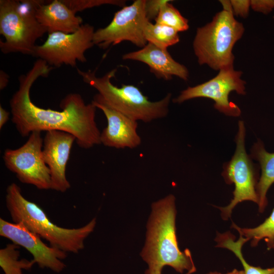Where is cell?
Returning <instances> with one entry per match:
<instances>
[{"label": "cell", "instance_id": "obj_28", "mask_svg": "<svg viewBox=\"0 0 274 274\" xmlns=\"http://www.w3.org/2000/svg\"><path fill=\"white\" fill-rule=\"evenodd\" d=\"M9 76L4 71H0V89H5L9 82Z\"/></svg>", "mask_w": 274, "mask_h": 274}, {"label": "cell", "instance_id": "obj_22", "mask_svg": "<svg viewBox=\"0 0 274 274\" xmlns=\"http://www.w3.org/2000/svg\"><path fill=\"white\" fill-rule=\"evenodd\" d=\"M170 2L161 8L155 19V23L170 27L178 32L186 31L189 27L188 20L182 15Z\"/></svg>", "mask_w": 274, "mask_h": 274}, {"label": "cell", "instance_id": "obj_19", "mask_svg": "<svg viewBox=\"0 0 274 274\" xmlns=\"http://www.w3.org/2000/svg\"><path fill=\"white\" fill-rule=\"evenodd\" d=\"M232 227L235 229L248 241L252 246H256L259 241L264 240L268 250L274 249V209L270 215L259 226L254 228H241L234 223Z\"/></svg>", "mask_w": 274, "mask_h": 274}, {"label": "cell", "instance_id": "obj_5", "mask_svg": "<svg viewBox=\"0 0 274 274\" xmlns=\"http://www.w3.org/2000/svg\"><path fill=\"white\" fill-rule=\"evenodd\" d=\"M83 81L95 88L106 102L112 108L136 120L150 122L166 117L172 94L168 93L157 101L148 99L140 89L133 85H114L111 81L115 77L117 69L98 77L95 71H83L77 68Z\"/></svg>", "mask_w": 274, "mask_h": 274}, {"label": "cell", "instance_id": "obj_14", "mask_svg": "<svg viewBox=\"0 0 274 274\" xmlns=\"http://www.w3.org/2000/svg\"><path fill=\"white\" fill-rule=\"evenodd\" d=\"M75 141L76 138L65 131L49 130L46 132L43 154L50 172L51 189L64 192L71 187L65 170Z\"/></svg>", "mask_w": 274, "mask_h": 274}, {"label": "cell", "instance_id": "obj_10", "mask_svg": "<svg viewBox=\"0 0 274 274\" xmlns=\"http://www.w3.org/2000/svg\"><path fill=\"white\" fill-rule=\"evenodd\" d=\"M145 3L146 0H135L116 12L107 26L95 30L94 44L104 49L123 41H129L141 48L146 45L145 28L149 21Z\"/></svg>", "mask_w": 274, "mask_h": 274}, {"label": "cell", "instance_id": "obj_17", "mask_svg": "<svg viewBox=\"0 0 274 274\" xmlns=\"http://www.w3.org/2000/svg\"><path fill=\"white\" fill-rule=\"evenodd\" d=\"M250 155L252 159L259 162L261 170L257 192L259 211L263 212L267 204V192L274 183V152L266 151L262 142L258 140L252 147Z\"/></svg>", "mask_w": 274, "mask_h": 274}, {"label": "cell", "instance_id": "obj_23", "mask_svg": "<svg viewBox=\"0 0 274 274\" xmlns=\"http://www.w3.org/2000/svg\"><path fill=\"white\" fill-rule=\"evenodd\" d=\"M71 10L76 13L85 9L103 5H113L120 7L125 5L126 1L122 0H61Z\"/></svg>", "mask_w": 274, "mask_h": 274}, {"label": "cell", "instance_id": "obj_26", "mask_svg": "<svg viewBox=\"0 0 274 274\" xmlns=\"http://www.w3.org/2000/svg\"><path fill=\"white\" fill-rule=\"evenodd\" d=\"M251 8L254 11L268 14L274 10V0H252Z\"/></svg>", "mask_w": 274, "mask_h": 274}, {"label": "cell", "instance_id": "obj_30", "mask_svg": "<svg viewBox=\"0 0 274 274\" xmlns=\"http://www.w3.org/2000/svg\"><path fill=\"white\" fill-rule=\"evenodd\" d=\"M196 269H193L190 271H188V272L187 274H191L192 272H194Z\"/></svg>", "mask_w": 274, "mask_h": 274}, {"label": "cell", "instance_id": "obj_29", "mask_svg": "<svg viewBox=\"0 0 274 274\" xmlns=\"http://www.w3.org/2000/svg\"><path fill=\"white\" fill-rule=\"evenodd\" d=\"M208 274H222V273H219L217 272H211L209 273ZM225 274H245V272L244 271H243V270L238 271L236 269H233L231 272H228Z\"/></svg>", "mask_w": 274, "mask_h": 274}, {"label": "cell", "instance_id": "obj_11", "mask_svg": "<svg viewBox=\"0 0 274 274\" xmlns=\"http://www.w3.org/2000/svg\"><path fill=\"white\" fill-rule=\"evenodd\" d=\"M214 78L193 87H188L182 91L173 100L181 104L197 97H206L214 101V107L219 112L226 116L238 117L241 114L239 108L229 100L232 91L237 94H246V82L242 80V72L235 70L233 66L223 68Z\"/></svg>", "mask_w": 274, "mask_h": 274}, {"label": "cell", "instance_id": "obj_1", "mask_svg": "<svg viewBox=\"0 0 274 274\" xmlns=\"http://www.w3.org/2000/svg\"><path fill=\"white\" fill-rule=\"evenodd\" d=\"M53 67L38 59L26 74L19 76V88L10 100L12 121L25 137L34 131L59 130L73 134L78 145L89 149L101 144L100 133L95 121L96 108L86 104L81 95L72 93L61 101L62 111L45 109L34 104L30 97L32 84L40 77H47Z\"/></svg>", "mask_w": 274, "mask_h": 274}, {"label": "cell", "instance_id": "obj_15", "mask_svg": "<svg viewBox=\"0 0 274 274\" xmlns=\"http://www.w3.org/2000/svg\"><path fill=\"white\" fill-rule=\"evenodd\" d=\"M122 59L146 64L150 72L158 79L169 80L173 76H176L187 81L189 78L187 67L176 61L167 49L159 48L149 43L139 50L124 54Z\"/></svg>", "mask_w": 274, "mask_h": 274}, {"label": "cell", "instance_id": "obj_25", "mask_svg": "<svg viewBox=\"0 0 274 274\" xmlns=\"http://www.w3.org/2000/svg\"><path fill=\"white\" fill-rule=\"evenodd\" d=\"M230 4L233 14L236 16L246 18L251 7V1L249 0H231Z\"/></svg>", "mask_w": 274, "mask_h": 274}, {"label": "cell", "instance_id": "obj_4", "mask_svg": "<svg viewBox=\"0 0 274 274\" xmlns=\"http://www.w3.org/2000/svg\"><path fill=\"white\" fill-rule=\"evenodd\" d=\"M219 2L222 10L211 22L197 28L193 42L198 63L217 71L233 66L232 49L245 30L243 24L234 17L230 1Z\"/></svg>", "mask_w": 274, "mask_h": 274}, {"label": "cell", "instance_id": "obj_3", "mask_svg": "<svg viewBox=\"0 0 274 274\" xmlns=\"http://www.w3.org/2000/svg\"><path fill=\"white\" fill-rule=\"evenodd\" d=\"M6 207L14 223L23 224L31 231L47 240L50 246L67 253H78L84 248V241L93 231L96 219L84 226L66 228L52 222L37 204L27 200L15 183L6 189Z\"/></svg>", "mask_w": 274, "mask_h": 274}, {"label": "cell", "instance_id": "obj_12", "mask_svg": "<svg viewBox=\"0 0 274 274\" xmlns=\"http://www.w3.org/2000/svg\"><path fill=\"white\" fill-rule=\"evenodd\" d=\"M0 235L26 249L42 268H48L59 273L65 267L62 260L67 257L66 252L47 246L39 235L20 223H11L0 218Z\"/></svg>", "mask_w": 274, "mask_h": 274}, {"label": "cell", "instance_id": "obj_27", "mask_svg": "<svg viewBox=\"0 0 274 274\" xmlns=\"http://www.w3.org/2000/svg\"><path fill=\"white\" fill-rule=\"evenodd\" d=\"M9 112L0 106V129L7 122L9 118Z\"/></svg>", "mask_w": 274, "mask_h": 274}, {"label": "cell", "instance_id": "obj_18", "mask_svg": "<svg viewBox=\"0 0 274 274\" xmlns=\"http://www.w3.org/2000/svg\"><path fill=\"white\" fill-rule=\"evenodd\" d=\"M234 236L230 232L219 233L215 239L217 247L226 248L235 255L241 261L244 268L245 274H274V267L268 268H262L250 265L244 259L242 253L243 246L248 241L245 237L240 235L237 241L234 240Z\"/></svg>", "mask_w": 274, "mask_h": 274}, {"label": "cell", "instance_id": "obj_7", "mask_svg": "<svg viewBox=\"0 0 274 274\" xmlns=\"http://www.w3.org/2000/svg\"><path fill=\"white\" fill-rule=\"evenodd\" d=\"M245 136L244 122L239 120L235 138V152L231 159L223 165L222 175L225 181L228 184L234 185L233 197L230 203L225 207L218 208L224 220H227L230 217L232 209L238 203L246 200L258 203V170L252 158L246 151Z\"/></svg>", "mask_w": 274, "mask_h": 274}, {"label": "cell", "instance_id": "obj_16", "mask_svg": "<svg viewBox=\"0 0 274 274\" xmlns=\"http://www.w3.org/2000/svg\"><path fill=\"white\" fill-rule=\"evenodd\" d=\"M36 17L47 32L73 33L83 24V19L76 15L61 0H53L41 5L37 10Z\"/></svg>", "mask_w": 274, "mask_h": 274}, {"label": "cell", "instance_id": "obj_6", "mask_svg": "<svg viewBox=\"0 0 274 274\" xmlns=\"http://www.w3.org/2000/svg\"><path fill=\"white\" fill-rule=\"evenodd\" d=\"M43 0H1L0 49L4 54L20 53L33 55L37 40L47 32L36 14Z\"/></svg>", "mask_w": 274, "mask_h": 274}, {"label": "cell", "instance_id": "obj_20", "mask_svg": "<svg viewBox=\"0 0 274 274\" xmlns=\"http://www.w3.org/2000/svg\"><path fill=\"white\" fill-rule=\"evenodd\" d=\"M19 248L13 243L0 250V266L5 274H24L23 270L29 269L36 263L33 259H19Z\"/></svg>", "mask_w": 274, "mask_h": 274}, {"label": "cell", "instance_id": "obj_13", "mask_svg": "<svg viewBox=\"0 0 274 274\" xmlns=\"http://www.w3.org/2000/svg\"><path fill=\"white\" fill-rule=\"evenodd\" d=\"M91 103L102 111L107 120V126L100 133L101 144L117 149H133L141 145L138 121L112 108L98 93Z\"/></svg>", "mask_w": 274, "mask_h": 274}, {"label": "cell", "instance_id": "obj_9", "mask_svg": "<svg viewBox=\"0 0 274 274\" xmlns=\"http://www.w3.org/2000/svg\"><path fill=\"white\" fill-rule=\"evenodd\" d=\"M94 31L93 26L84 24L73 33H49L42 45H36L33 56L52 67H59L63 64L76 67L77 61H87L85 53L94 45Z\"/></svg>", "mask_w": 274, "mask_h": 274}, {"label": "cell", "instance_id": "obj_2", "mask_svg": "<svg viewBox=\"0 0 274 274\" xmlns=\"http://www.w3.org/2000/svg\"><path fill=\"white\" fill-rule=\"evenodd\" d=\"M147 226L145 247L141 253L148 263L146 274H161L165 265L182 273L195 269L190 252H181L176 234L175 198L172 194L154 202Z\"/></svg>", "mask_w": 274, "mask_h": 274}, {"label": "cell", "instance_id": "obj_8", "mask_svg": "<svg viewBox=\"0 0 274 274\" xmlns=\"http://www.w3.org/2000/svg\"><path fill=\"white\" fill-rule=\"evenodd\" d=\"M41 132L34 131L20 147L6 149L3 158L6 167L22 183L40 190L51 189V176L43 154Z\"/></svg>", "mask_w": 274, "mask_h": 274}, {"label": "cell", "instance_id": "obj_21", "mask_svg": "<svg viewBox=\"0 0 274 274\" xmlns=\"http://www.w3.org/2000/svg\"><path fill=\"white\" fill-rule=\"evenodd\" d=\"M178 32L170 27L149 21L145 26V37L148 43L167 49L168 47L179 43Z\"/></svg>", "mask_w": 274, "mask_h": 274}, {"label": "cell", "instance_id": "obj_24", "mask_svg": "<svg viewBox=\"0 0 274 274\" xmlns=\"http://www.w3.org/2000/svg\"><path fill=\"white\" fill-rule=\"evenodd\" d=\"M169 1H170L146 0L145 12L148 20H155L163 6Z\"/></svg>", "mask_w": 274, "mask_h": 274}]
</instances>
